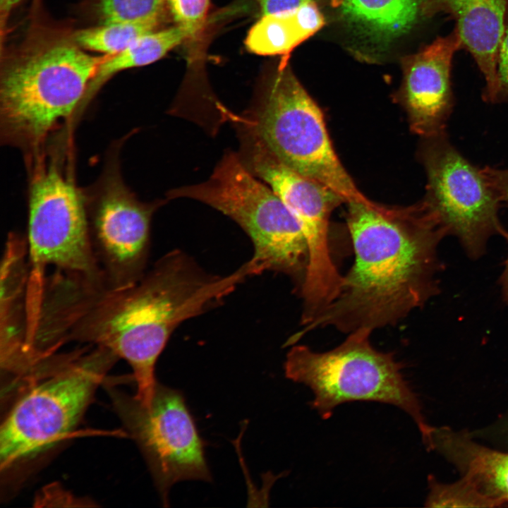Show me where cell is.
<instances>
[{
    "instance_id": "obj_1",
    "label": "cell",
    "mask_w": 508,
    "mask_h": 508,
    "mask_svg": "<svg viewBox=\"0 0 508 508\" xmlns=\"http://www.w3.org/2000/svg\"><path fill=\"white\" fill-rule=\"evenodd\" d=\"M210 301L202 277L173 255L120 288L54 270L45 277L29 327L28 346L38 359L71 342L105 348L131 365L135 398L148 406L157 384L155 364L171 334L207 310Z\"/></svg>"
},
{
    "instance_id": "obj_2",
    "label": "cell",
    "mask_w": 508,
    "mask_h": 508,
    "mask_svg": "<svg viewBox=\"0 0 508 508\" xmlns=\"http://www.w3.org/2000/svg\"><path fill=\"white\" fill-rule=\"evenodd\" d=\"M346 203L354 263L337 298L295 341L326 326L350 333L394 325L437 289V248L447 233L422 202L401 209Z\"/></svg>"
},
{
    "instance_id": "obj_3",
    "label": "cell",
    "mask_w": 508,
    "mask_h": 508,
    "mask_svg": "<svg viewBox=\"0 0 508 508\" xmlns=\"http://www.w3.org/2000/svg\"><path fill=\"white\" fill-rule=\"evenodd\" d=\"M108 56L61 42L6 68L0 83L1 141L21 149L27 157L42 151L61 123L73 120Z\"/></svg>"
},
{
    "instance_id": "obj_4",
    "label": "cell",
    "mask_w": 508,
    "mask_h": 508,
    "mask_svg": "<svg viewBox=\"0 0 508 508\" xmlns=\"http://www.w3.org/2000/svg\"><path fill=\"white\" fill-rule=\"evenodd\" d=\"M119 358L109 350L85 345L56 353L27 380L23 394L1 425V469L45 451L77 425L94 392Z\"/></svg>"
},
{
    "instance_id": "obj_5",
    "label": "cell",
    "mask_w": 508,
    "mask_h": 508,
    "mask_svg": "<svg viewBox=\"0 0 508 508\" xmlns=\"http://www.w3.org/2000/svg\"><path fill=\"white\" fill-rule=\"evenodd\" d=\"M62 152L46 148L27 158L28 280L27 301L40 298L47 270L102 280L88 232L85 193Z\"/></svg>"
},
{
    "instance_id": "obj_6",
    "label": "cell",
    "mask_w": 508,
    "mask_h": 508,
    "mask_svg": "<svg viewBox=\"0 0 508 508\" xmlns=\"http://www.w3.org/2000/svg\"><path fill=\"white\" fill-rule=\"evenodd\" d=\"M372 331L357 329L341 344L322 353L304 345L294 346L284 362L285 375L312 390L310 406L323 419L330 418L337 406L347 402L387 404L407 413L424 440L432 428L426 423L419 401L402 375L403 366L392 353L381 352L371 345Z\"/></svg>"
},
{
    "instance_id": "obj_7",
    "label": "cell",
    "mask_w": 508,
    "mask_h": 508,
    "mask_svg": "<svg viewBox=\"0 0 508 508\" xmlns=\"http://www.w3.org/2000/svg\"><path fill=\"white\" fill-rule=\"evenodd\" d=\"M169 198L200 201L234 220L254 248L249 260L255 274L284 273L302 284L308 265V248L296 219L272 190L256 179L239 154L226 153L209 179L172 190Z\"/></svg>"
},
{
    "instance_id": "obj_8",
    "label": "cell",
    "mask_w": 508,
    "mask_h": 508,
    "mask_svg": "<svg viewBox=\"0 0 508 508\" xmlns=\"http://www.w3.org/2000/svg\"><path fill=\"white\" fill-rule=\"evenodd\" d=\"M242 123L281 162L330 188L346 203H375L358 189L343 167L322 111L288 64L279 65Z\"/></svg>"
},
{
    "instance_id": "obj_9",
    "label": "cell",
    "mask_w": 508,
    "mask_h": 508,
    "mask_svg": "<svg viewBox=\"0 0 508 508\" xmlns=\"http://www.w3.org/2000/svg\"><path fill=\"white\" fill-rule=\"evenodd\" d=\"M241 160L265 181L296 219L308 248V265L301 284L303 311L310 317L323 311L338 296L343 281L331 257L329 220L346 202L339 194L281 162L250 131H242Z\"/></svg>"
},
{
    "instance_id": "obj_10",
    "label": "cell",
    "mask_w": 508,
    "mask_h": 508,
    "mask_svg": "<svg viewBox=\"0 0 508 508\" xmlns=\"http://www.w3.org/2000/svg\"><path fill=\"white\" fill-rule=\"evenodd\" d=\"M116 411L138 444L164 504L176 483L211 481L205 443L181 392L156 384L148 406L109 388Z\"/></svg>"
},
{
    "instance_id": "obj_11",
    "label": "cell",
    "mask_w": 508,
    "mask_h": 508,
    "mask_svg": "<svg viewBox=\"0 0 508 508\" xmlns=\"http://www.w3.org/2000/svg\"><path fill=\"white\" fill-rule=\"evenodd\" d=\"M421 159L427 175L422 203L447 234L457 236L470 256L479 257L491 236L504 233L496 191L482 169L452 145L446 133L424 138Z\"/></svg>"
},
{
    "instance_id": "obj_12",
    "label": "cell",
    "mask_w": 508,
    "mask_h": 508,
    "mask_svg": "<svg viewBox=\"0 0 508 508\" xmlns=\"http://www.w3.org/2000/svg\"><path fill=\"white\" fill-rule=\"evenodd\" d=\"M85 197L90 243L102 282L114 288L135 283L146 272L150 224L159 202L140 201L114 162Z\"/></svg>"
},
{
    "instance_id": "obj_13",
    "label": "cell",
    "mask_w": 508,
    "mask_h": 508,
    "mask_svg": "<svg viewBox=\"0 0 508 508\" xmlns=\"http://www.w3.org/2000/svg\"><path fill=\"white\" fill-rule=\"evenodd\" d=\"M461 49L460 37L454 28L402 59L399 98L411 130L423 138L446 133L454 104L452 60Z\"/></svg>"
},
{
    "instance_id": "obj_14",
    "label": "cell",
    "mask_w": 508,
    "mask_h": 508,
    "mask_svg": "<svg viewBox=\"0 0 508 508\" xmlns=\"http://www.w3.org/2000/svg\"><path fill=\"white\" fill-rule=\"evenodd\" d=\"M28 251L25 236L8 235L1 262L0 363L19 380L31 372L27 353Z\"/></svg>"
},
{
    "instance_id": "obj_15",
    "label": "cell",
    "mask_w": 508,
    "mask_h": 508,
    "mask_svg": "<svg viewBox=\"0 0 508 508\" xmlns=\"http://www.w3.org/2000/svg\"><path fill=\"white\" fill-rule=\"evenodd\" d=\"M508 0H427L426 18L439 13L455 20L462 45L482 73L485 85L484 101L495 103L497 92V58L504 31Z\"/></svg>"
},
{
    "instance_id": "obj_16",
    "label": "cell",
    "mask_w": 508,
    "mask_h": 508,
    "mask_svg": "<svg viewBox=\"0 0 508 508\" xmlns=\"http://www.w3.org/2000/svg\"><path fill=\"white\" fill-rule=\"evenodd\" d=\"M427 0H345L340 16L358 36L372 44H389L425 19Z\"/></svg>"
},
{
    "instance_id": "obj_17",
    "label": "cell",
    "mask_w": 508,
    "mask_h": 508,
    "mask_svg": "<svg viewBox=\"0 0 508 508\" xmlns=\"http://www.w3.org/2000/svg\"><path fill=\"white\" fill-rule=\"evenodd\" d=\"M325 23L322 13L312 1L286 12L262 16L248 31L245 44L255 54L281 55L279 65H286L291 52Z\"/></svg>"
},
{
    "instance_id": "obj_18",
    "label": "cell",
    "mask_w": 508,
    "mask_h": 508,
    "mask_svg": "<svg viewBox=\"0 0 508 508\" xmlns=\"http://www.w3.org/2000/svg\"><path fill=\"white\" fill-rule=\"evenodd\" d=\"M449 440V452L465 471L460 483L479 504L494 506L508 502V453L462 439Z\"/></svg>"
},
{
    "instance_id": "obj_19",
    "label": "cell",
    "mask_w": 508,
    "mask_h": 508,
    "mask_svg": "<svg viewBox=\"0 0 508 508\" xmlns=\"http://www.w3.org/2000/svg\"><path fill=\"white\" fill-rule=\"evenodd\" d=\"M187 40L186 32L175 25L172 28L146 33L122 52L108 56L100 64L90 83L75 119H78L79 114L85 111L97 92L113 75L122 71L154 63Z\"/></svg>"
},
{
    "instance_id": "obj_20",
    "label": "cell",
    "mask_w": 508,
    "mask_h": 508,
    "mask_svg": "<svg viewBox=\"0 0 508 508\" xmlns=\"http://www.w3.org/2000/svg\"><path fill=\"white\" fill-rule=\"evenodd\" d=\"M157 22L111 23L78 31L74 37L80 47L114 56L140 37L155 30Z\"/></svg>"
},
{
    "instance_id": "obj_21",
    "label": "cell",
    "mask_w": 508,
    "mask_h": 508,
    "mask_svg": "<svg viewBox=\"0 0 508 508\" xmlns=\"http://www.w3.org/2000/svg\"><path fill=\"white\" fill-rule=\"evenodd\" d=\"M167 0H100L104 23L159 22Z\"/></svg>"
},
{
    "instance_id": "obj_22",
    "label": "cell",
    "mask_w": 508,
    "mask_h": 508,
    "mask_svg": "<svg viewBox=\"0 0 508 508\" xmlns=\"http://www.w3.org/2000/svg\"><path fill=\"white\" fill-rule=\"evenodd\" d=\"M175 25L195 41L200 35L207 18L210 0H167Z\"/></svg>"
},
{
    "instance_id": "obj_23",
    "label": "cell",
    "mask_w": 508,
    "mask_h": 508,
    "mask_svg": "<svg viewBox=\"0 0 508 508\" xmlns=\"http://www.w3.org/2000/svg\"><path fill=\"white\" fill-rule=\"evenodd\" d=\"M501 201L508 203V169H495L485 167L481 169ZM503 235L508 242V233ZM504 301L508 304V257L505 261L504 271L500 278Z\"/></svg>"
},
{
    "instance_id": "obj_24",
    "label": "cell",
    "mask_w": 508,
    "mask_h": 508,
    "mask_svg": "<svg viewBox=\"0 0 508 508\" xmlns=\"http://www.w3.org/2000/svg\"><path fill=\"white\" fill-rule=\"evenodd\" d=\"M497 80L495 103L508 101V2L504 31L497 52Z\"/></svg>"
},
{
    "instance_id": "obj_25",
    "label": "cell",
    "mask_w": 508,
    "mask_h": 508,
    "mask_svg": "<svg viewBox=\"0 0 508 508\" xmlns=\"http://www.w3.org/2000/svg\"><path fill=\"white\" fill-rule=\"evenodd\" d=\"M262 16L286 12L315 0H255Z\"/></svg>"
},
{
    "instance_id": "obj_26",
    "label": "cell",
    "mask_w": 508,
    "mask_h": 508,
    "mask_svg": "<svg viewBox=\"0 0 508 508\" xmlns=\"http://www.w3.org/2000/svg\"><path fill=\"white\" fill-rule=\"evenodd\" d=\"M20 1V0H0V8L2 16L6 17Z\"/></svg>"
},
{
    "instance_id": "obj_27",
    "label": "cell",
    "mask_w": 508,
    "mask_h": 508,
    "mask_svg": "<svg viewBox=\"0 0 508 508\" xmlns=\"http://www.w3.org/2000/svg\"><path fill=\"white\" fill-rule=\"evenodd\" d=\"M345 0H330L331 5L334 8L339 7Z\"/></svg>"
}]
</instances>
